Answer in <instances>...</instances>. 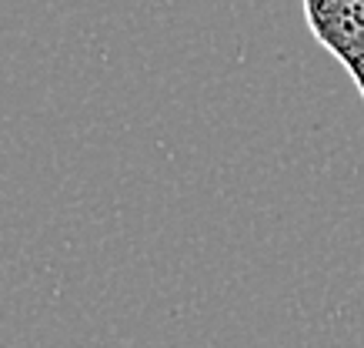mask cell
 Instances as JSON below:
<instances>
[{"instance_id": "6da1fadb", "label": "cell", "mask_w": 364, "mask_h": 348, "mask_svg": "<svg viewBox=\"0 0 364 348\" xmlns=\"http://www.w3.org/2000/svg\"><path fill=\"white\" fill-rule=\"evenodd\" d=\"M311 37L348 70L364 104V0H301Z\"/></svg>"}]
</instances>
